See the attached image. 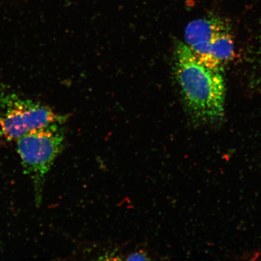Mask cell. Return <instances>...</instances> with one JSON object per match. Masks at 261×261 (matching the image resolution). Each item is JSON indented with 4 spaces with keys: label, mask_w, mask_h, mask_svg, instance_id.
I'll return each instance as SVG.
<instances>
[{
    "label": "cell",
    "mask_w": 261,
    "mask_h": 261,
    "mask_svg": "<svg viewBox=\"0 0 261 261\" xmlns=\"http://www.w3.org/2000/svg\"><path fill=\"white\" fill-rule=\"evenodd\" d=\"M174 73L185 106L195 122L220 121L224 113L223 65L198 57L185 42H175Z\"/></svg>",
    "instance_id": "obj_1"
},
{
    "label": "cell",
    "mask_w": 261,
    "mask_h": 261,
    "mask_svg": "<svg viewBox=\"0 0 261 261\" xmlns=\"http://www.w3.org/2000/svg\"><path fill=\"white\" fill-rule=\"evenodd\" d=\"M62 125L52 123L32 130L16 140L17 151L25 174L34 184L38 206L41 203L45 177L63 150L65 133Z\"/></svg>",
    "instance_id": "obj_2"
},
{
    "label": "cell",
    "mask_w": 261,
    "mask_h": 261,
    "mask_svg": "<svg viewBox=\"0 0 261 261\" xmlns=\"http://www.w3.org/2000/svg\"><path fill=\"white\" fill-rule=\"evenodd\" d=\"M126 259L127 260H148L150 258L146 253L140 251V252L129 254Z\"/></svg>",
    "instance_id": "obj_5"
},
{
    "label": "cell",
    "mask_w": 261,
    "mask_h": 261,
    "mask_svg": "<svg viewBox=\"0 0 261 261\" xmlns=\"http://www.w3.org/2000/svg\"><path fill=\"white\" fill-rule=\"evenodd\" d=\"M66 119L38 101L8 91L0 93V135L8 141L52 123L63 124Z\"/></svg>",
    "instance_id": "obj_3"
},
{
    "label": "cell",
    "mask_w": 261,
    "mask_h": 261,
    "mask_svg": "<svg viewBox=\"0 0 261 261\" xmlns=\"http://www.w3.org/2000/svg\"><path fill=\"white\" fill-rule=\"evenodd\" d=\"M185 43L198 57L222 65L234 54L229 24L217 15L195 19L185 28Z\"/></svg>",
    "instance_id": "obj_4"
}]
</instances>
